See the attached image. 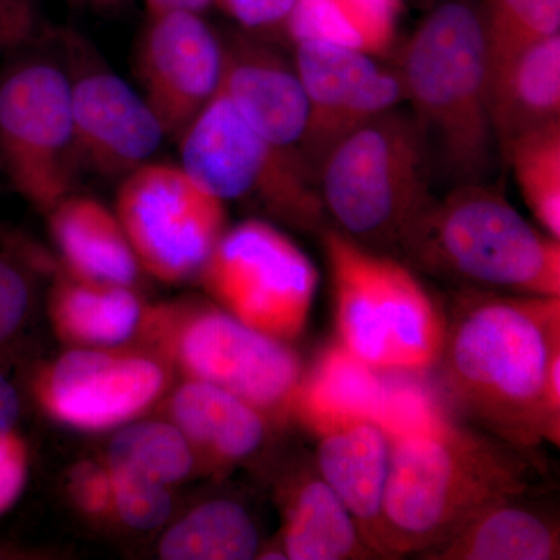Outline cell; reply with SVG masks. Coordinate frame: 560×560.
Listing matches in <instances>:
<instances>
[{"mask_svg":"<svg viewBox=\"0 0 560 560\" xmlns=\"http://www.w3.org/2000/svg\"><path fill=\"white\" fill-rule=\"evenodd\" d=\"M382 423L390 440L382 558L422 556L485 508L533 489L528 451L460 425L419 386L393 385Z\"/></svg>","mask_w":560,"mask_h":560,"instance_id":"6da1fadb","label":"cell"},{"mask_svg":"<svg viewBox=\"0 0 560 560\" xmlns=\"http://www.w3.org/2000/svg\"><path fill=\"white\" fill-rule=\"evenodd\" d=\"M560 360V298L464 289L445 316L442 386L456 410L515 447L559 445L547 378Z\"/></svg>","mask_w":560,"mask_h":560,"instance_id":"7a4b0ae2","label":"cell"},{"mask_svg":"<svg viewBox=\"0 0 560 560\" xmlns=\"http://www.w3.org/2000/svg\"><path fill=\"white\" fill-rule=\"evenodd\" d=\"M396 70L434 165L455 184L486 183L500 156L480 0H434L401 47Z\"/></svg>","mask_w":560,"mask_h":560,"instance_id":"3957f363","label":"cell"},{"mask_svg":"<svg viewBox=\"0 0 560 560\" xmlns=\"http://www.w3.org/2000/svg\"><path fill=\"white\" fill-rule=\"evenodd\" d=\"M400 250L464 289L560 298V241L486 183L455 184L431 202Z\"/></svg>","mask_w":560,"mask_h":560,"instance_id":"277c9868","label":"cell"},{"mask_svg":"<svg viewBox=\"0 0 560 560\" xmlns=\"http://www.w3.org/2000/svg\"><path fill=\"white\" fill-rule=\"evenodd\" d=\"M433 156L411 114L390 109L340 140L316 178L326 215L352 241L400 249L431 194Z\"/></svg>","mask_w":560,"mask_h":560,"instance_id":"5b68a950","label":"cell"},{"mask_svg":"<svg viewBox=\"0 0 560 560\" xmlns=\"http://www.w3.org/2000/svg\"><path fill=\"white\" fill-rule=\"evenodd\" d=\"M324 248L342 348L382 374H419L434 368L445 316L418 276L338 230L324 234Z\"/></svg>","mask_w":560,"mask_h":560,"instance_id":"8992f818","label":"cell"},{"mask_svg":"<svg viewBox=\"0 0 560 560\" xmlns=\"http://www.w3.org/2000/svg\"><path fill=\"white\" fill-rule=\"evenodd\" d=\"M140 330L187 378L230 390L278 422L291 418L305 371L289 342L246 326L215 302L145 308Z\"/></svg>","mask_w":560,"mask_h":560,"instance_id":"52a82bcc","label":"cell"},{"mask_svg":"<svg viewBox=\"0 0 560 560\" xmlns=\"http://www.w3.org/2000/svg\"><path fill=\"white\" fill-rule=\"evenodd\" d=\"M180 165L221 201H250L302 231L326 220L318 178L301 151L280 149L220 90L178 139Z\"/></svg>","mask_w":560,"mask_h":560,"instance_id":"ba28073f","label":"cell"},{"mask_svg":"<svg viewBox=\"0 0 560 560\" xmlns=\"http://www.w3.org/2000/svg\"><path fill=\"white\" fill-rule=\"evenodd\" d=\"M0 167L43 213L75 191L84 168L61 62L25 57L0 73Z\"/></svg>","mask_w":560,"mask_h":560,"instance_id":"9c48e42d","label":"cell"},{"mask_svg":"<svg viewBox=\"0 0 560 560\" xmlns=\"http://www.w3.org/2000/svg\"><path fill=\"white\" fill-rule=\"evenodd\" d=\"M198 278L221 308L289 345L307 326L319 283L311 257L264 220L224 231Z\"/></svg>","mask_w":560,"mask_h":560,"instance_id":"30bf717a","label":"cell"},{"mask_svg":"<svg viewBox=\"0 0 560 560\" xmlns=\"http://www.w3.org/2000/svg\"><path fill=\"white\" fill-rule=\"evenodd\" d=\"M117 217L140 268L165 283L198 278L226 231V206L183 165L150 161L120 179Z\"/></svg>","mask_w":560,"mask_h":560,"instance_id":"8fae6325","label":"cell"},{"mask_svg":"<svg viewBox=\"0 0 560 560\" xmlns=\"http://www.w3.org/2000/svg\"><path fill=\"white\" fill-rule=\"evenodd\" d=\"M61 44L81 164L103 178H125L151 161L167 135L143 95L86 39L62 33Z\"/></svg>","mask_w":560,"mask_h":560,"instance_id":"7c38bea8","label":"cell"},{"mask_svg":"<svg viewBox=\"0 0 560 560\" xmlns=\"http://www.w3.org/2000/svg\"><path fill=\"white\" fill-rule=\"evenodd\" d=\"M293 65L308 108L300 150L315 173L340 140L405 102L397 70L363 51L307 40L294 44Z\"/></svg>","mask_w":560,"mask_h":560,"instance_id":"4fadbf2b","label":"cell"},{"mask_svg":"<svg viewBox=\"0 0 560 560\" xmlns=\"http://www.w3.org/2000/svg\"><path fill=\"white\" fill-rule=\"evenodd\" d=\"M167 385L153 357L77 348L40 372L35 390L51 419L81 431L124 425L151 407Z\"/></svg>","mask_w":560,"mask_h":560,"instance_id":"5bb4252c","label":"cell"},{"mask_svg":"<svg viewBox=\"0 0 560 560\" xmlns=\"http://www.w3.org/2000/svg\"><path fill=\"white\" fill-rule=\"evenodd\" d=\"M223 36L195 11L149 14L136 70L147 103L167 138L178 140L220 90Z\"/></svg>","mask_w":560,"mask_h":560,"instance_id":"9a60e30c","label":"cell"},{"mask_svg":"<svg viewBox=\"0 0 560 560\" xmlns=\"http://www.w3.org/2000/svg\"><path fill=\"white\" fill-rule=\"evenodd\" d=\"M291 418L316 442L315 467L355 518L364 541L382 558V510L390 440L374 416L294 401Z\"/></svg>","mask_w":560,"mask_h":560,"instance_id":"2e32d148","label":"cell"},{"mask_svg":"<svg viewBox=\"0 0 560 560\" xmlns=\"http://www.w3.org/2000/svg\"><path fill=\"white\" fill-rule=\"evenodd\" d=\"M223 43L221 94L265 139L301 151L308 108L293 61L254 33L235 32Z\"/></svg>","mask_w":560,"mask_h":560,"instance_id":"e0dca14e","label":"cell"},{"mask_svg":"<svg viewBox=\"0 0 560 560\" xmlns=\"http://www.w3.org/2000/svg\"><path fill=\"white\" fill-rule=\"evenodd\" d=\"M46 215L69 276L101 285L136 282L140 265L116 210L73 191Z\"/></svg>","mask_w":560,"mask_h":560,"instance_id":"ac0fdd59","label":"cell"},{"mask_svg":"<svg viewBox=\"0 0 560 560\" xmlns=\"http://www.w3.org/2000/svg\"><path fill=\"white\" fill-rule=\"evenodd\" d=\"M172 422L194 453L215 467L234 466L267 442L272 419L230 390L187 378L171 399Z\"/></svg>","mask_w":560,"mask_h":560,"instance_id":"d6986e66","label":"cell"},{"mask_svg":"<svg viewBox=\"0 0 560 560\" xmlns=\"http://www.w3.org/2000/svg\"><path fill=\"white\" fill-rule=\"evenodd\" d=\"M278 541L289 560H353L378 558L361 536L359 525L316 467L301 469L287 486Z\"/></svg>","mask_w":560,"mask_h":560,"instance_id":"ffe728a7","label":"cell"},{"mask_svg":"<svg viewBox=\"0 0 560 560\" xmlns=\"http://www.w3.org/2000/svg\"><path fill=\"white\" fill-rule=\"evenodd\" d=\"M489 116L501 162L514 140L560 120V35L534 44L489 77Z\"/></svg>","mask_w":560,"mask_h":560,"instance_id":"44dd1931","label":"cell"},{"mask_svg":"<svg viewBox=\"0 0 560 560\" xmlns=\"http://www.w3.org/2000/svg\"><path fill=\"white\" fill-rule=\"evenodd\" d=\"M525 497L499 501L475 514L440 545L429 560H558V518L529 506Z\"/></svg>","mask_w":560,"mask_h":560,"instance_id":"7402d4cb","label":"cell"},{"mask_svg":"<svg viewBox=\"0 0 560 560\" xmlns=\"http://www.w3.org/2000/svg\"><path fill=\"white\" fill-rule=\"evenodd\" d=\"M50 318L58 337L77 348L105 349L130 340L145 307L131 287L61 279L50 294Z\"/></svg>","mask_w":560,"mask_h":560,"instance_id":"603a6c76","label":"cell"},{"mask_svg":"<svg viewBox=\"0 0 560 560\" xmlns=\"http://www.w3.org/2000/svg\"><path fill=\"white\" fill-rule=\"evenodd\" d=\"M401 0H298L282 31L291 44L318 40L381 57L393 47Z\"/></svg>","mask_w":560,"mask_h":560,"instance_id":"cb8c5ba5","label":"cell"},{"mask_svg":"<svg viewBox=\"0 0 560 560\" xmlns=\"http://www.w3.org/2000/svg\"><path fill=\"white\" fill-rule=\"evenodd\" d=\"M261 540L253 515L238 501L198 504L162 536L167 560H248L259 558Z\"/></svg>","mask_w":560,"mask_h":560,"instance_id":"d4e9b609","label":"cell"},{"mask_svg":"<svg viewBox=\"0 0 560 560\" xmlns=\"http://www.w3.org/2000/svg\"><path fill=\"white\" fill-rule=\"evenodd\" d=\"M388 393L389 382L383 381L382 372L372 370L337 342L324 350L311 370L304 372L294 401L360 412L381 420Z\"/></svg>","mask_w":560,"mask_h":560,"instance_id":"484cf974","label":"cell"},{"mask_svg":"<svg viewBox=\"0 0 560 560\" xmlns=\"http://www.w3.org/2000/svg\"><path fill=\"white\" fill-rule=\"evenodd\" d=\"M106 466L171 488L189 477L195 453L175 423L143 420L114 436Z\"/></svg>","mask_w":560,"mask_h":560,"instance_id":"4316f807","label":"cell"},{"mask_svg":"<svg viewBox=\"0 0 560 560\" xmlns=\"http://www.w3.org/2000/svg\"><path fill=\"white\" fill-rule=\"evenodd\" d=\"M541 231L560 241V120L521 136L504 154Z\"/></svg>","mask_w":560,"mask_h":560,"instance_id":"83f0119b","label":"cell"},{"mask_svg":"<svg viewBox=\"0 0 560 560\" xmlns=\"http://www.w3.org/2000/svg\"><path fill=\"white\" fill-rule=\"evenodd\" d=\"M489 77L534 44L560 35V0H480Z\"/></svg>","mask_w":560,"mask_h":560,"instance_id":"f1b7e54d","label":"cell"},{"mask_svg":"<svg viewBox=\"0 0 560 560\" xmlns=\"http://www.w3.org/2000/svg\"><path fill=\"white\" fill-rule=\"evenodd\" d=\"M109 469V467H108ZM113 512L132 529H154L171 517L173 501L167 486L136 477L121 470H110Z\"/></svg>","mask_w":560,"mask_h":560,"instance_id":"f546056e","label":"cell"},{"mask_svg":"<svg viewBox=\"0 0 560 560\" xmlns=\"http://www.w3.org/2000/svg\"><path fill=\"white\" fill-rule=\"evenodd\" d=\"M33 304V278L14 254L0 250V349L27 323Z\"/></svg>","mask_w":560,"mask_h":560,"instance_id":"4dcf8cb0","label":"cell"},{"mask_svg":"<svg viewBox=\"0 0 560 560\" xmlns=\"http://www.w3.org/2000/svg\"><path fill=\"white\" fill-rule=\"evenodd\" d=\"M69 492L77 506L92 517L113 512V482L108 466L81 463L69 475Z\"/></svg>","mask_w":560,"mask_h":560,"instance_id":"1f68e13d","label":"cell"},{"mask_svg":"<svg viewBox=\"0 0 560 560\" xmlns=\"http://www.w3.org/2000/svg\"><path fill=\"white\" fill-rule=\"evenodd\" d=\"M298 0H213V7L237 22L242 31H282Z\"/></svg>","mask_w":560,"mask_h":560,"instance_id":"d6a6232c","label":"cell"},{"mask_svg":"<svg viewBox=\"0 0 560 560\" xmlns=\"http://www.w3.org/2000/svg\"><path fill=\"white\" fill-rule=\"evenodd\" d=\"M27 478V444L18 431L0 436V515L20 499Z\"/></svg>","mask_w":560,"mask_h":560,"instance_id":"836d02e7","label":"cell"},{"mask_svg":"<svg viewBox=\"0 0 560 560\" xmlns=\"http://www.w3.org/2000/svg\"><path fill=\"white\" fill-rule=\"evenodd\" d=\"M39 28L35 0H0V54L31 43Z\"/></svg>","mask_w":560,"mask_h":560,"instance_id":"e575fe53","label":"cell"},{"mask_svg":"<svg viewBox=\"0 0 560 560\" xmlns=\"http://www.w3.org/2000/svg\"><path fill=\"white\" fill-rule=\"evenodd\" d=\"M21 418V397L16 386L0 372V436L16 431Z\"/></svg>","mask_w":560,"mask_h":560,"instance_id":"d590c367","label":"cell"},{"mask_svg":"<svg viewBox=\"0 0 560 560\" xmlns=\"http://www.w3.org/2000/svg\"><path fill=\"white\" fill-rule=\"evenodd\" d=\"M149 14L164 13V11H195V13H205L210 7H213V0H143Z\"/></svg>","mask_w":560,"mask_h":560,"instance_id":"8d00e7d4","label":"cell"},{"mask_svg":"<svg viewBox=\"0 0 560 560\" xmlns=\"http://www.w3.org/2000/svg\"><path fill=\"white\" fill-rule=\"evenodd\" d=\"M66 2L77 3V5L92 7V9L110 10L119 9L128 0H66Z\"/></svg>","mask_w":560,"mask_h":560,"instance_id":"74e56055","label":"cell"},{"mask_svg":"<svg viewBox=\"0 0 560 560\" xmlns=\"http://www.w3.org/2000/svg\"><path fill=\"white\" fill-rule=\"evenodd\" d=\"M434 0H415V3H418V5L423 7V9H429L431 3H433Z\"/></svg>","mask_w":560,"mask_h":560,"instance_id":"f35d334b","label":"cell"},{"mask_svg":"<svg viewBox=\"0 0 560 560\" xmlns=\"http://www.w3.org/2000/svg\"><path fill=\"white\" fill-rule=\"evenodd\" d=\"M10 551L7 550V548H3L2 545H0V559L9 558Z\"/></svg>","mask_w":560,"mask_h":560,"instance_id":"ab89813d","label":"cell"}]
</instances>
